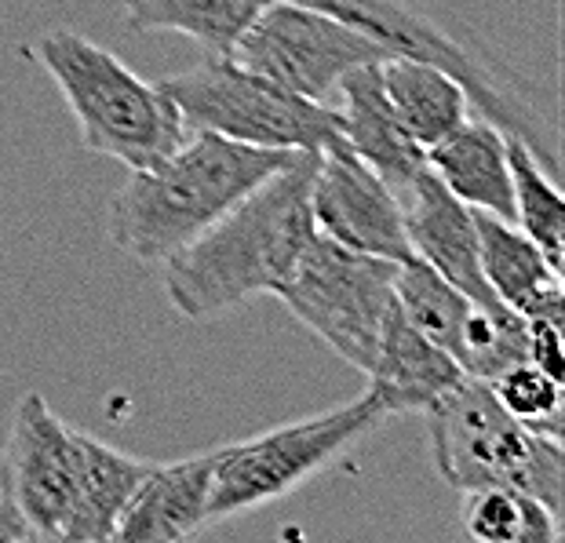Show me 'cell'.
Instances as JSON below:
<instances>
[{
    "instance_id": "2e32d148",
    "label": "cell",
    "mask_w": 565,
    "mask_h": 543,
    "mask_svg": "<svg viewBox=\"0 0 565 543\" xmlns=\"http://www.w3.org/2000/svg\"><path fill=\"white\" fill-rule=\"evenodd\" d=\"M427 168L467 209L514 223V183L508 161V131L489 117H467L460 128L427 150Z\"/></svg>"
},
{
    "instance_id": "9a60e30c",
    "label": "cell",
    "mask_w": 565,
    "mask_h": 543,
    "mask_svg": "<svg viewBox=\"0 0 565 543\" xmlns=\"http://www.w3.org/2000/svg\"><path fill=\"white\" fill-rule=\"evenodd\" d=\"M475 226L482 274L492 296L511 310H519L525 321H565V288L558 263H551L547 252L508 220H497V215L475 209Z\"/></svg>"
},
{
    "instance_id": "7a4b0ae2",
    "label": "cell",
    "mask_w": 565,
    "mask_h": 543,
    "mask_svg": "<svg viewBox=\"0 0 565 543\" xmlns=\"http://www.w3.org/2000/svg\"><path fill=\"white\" fill-rule=\"evenodd\" d=\"M150 460L70 427L41 394H22L8 424L0 486L38 540L110 543Z\"/></svg>"
},
{
    "instance_id": "ac0fdd59",
    "label": "cell",
    "mask_w": 565,
    "mask_h": 543,
    "mask_svg": "<svg viewBox=\"0 0 565 543\" xmlns=\"http://www.w3.org/2000/svg\"><path fill=\"white\" fill-rule=\"evenodd\" d=\"M380 81L394 114L424 153L471 117V95L463 84L419 58H383Z\"/></svg>"
},
{
    "instance_id": "30bf717a",
    "label": "cell",
    "mask_w": 565,
    "mask_h": 543,
    "mask_svg": "<svg viewBox=\"0 0 565 543\" xmlns=\"http://www.w3.org/2000/svg\"><path fill=\"white\" fill-rule=\"evenodd\" d=\"M231 58L288 92L324 103L343 74L383 63L387 52L332 11L303 0H267L231 47Z\"/></svg>"
},
{
    "instance_id": "ffe728a7",
    "label": "cell",
    "mask_w": 565,
    "mask_h": 543,
    "mask_svg": "<svg viewBox=\"0 0 565 543\" xmlns=\"http://www.w3.org/2000/svg\"><path fill=\"white\" fill-rule=\"evenodd\" d=\"M463 533L478 543H558L562 518L536 497L511 486L467 489L460 507Z\"/></svg>"
},
{
    "instance_id": "6da1fadb",
    "label": "cell",
    "mask_w": 565,
    "mask_h": 543,
    "mask_svg": "<svg viewBox=\"0 0 565 543\" xmlns=\"http://www.w3.org/2000/svg\"><path fill=\"white\" fill-rule=\"evenodd\" d=\"M318 153H299L267 175L223 220L172 252L164 267V296L183 318L212 321L245 299L278 296L299 256L318 234L310 215V183Z\"/></svg>"
},
{
    "instance_id": "d4e9b609",
    "label": "cell",
    "mask_w": 565,
    "mask_h": 543,
    "mask_svg": "<svg viewBox=\"0 0 565 543\" xmlns=\"http://www.w3.org/2000/svg\"><path fill=\"white\" fill-rule=\"evenodd\" d=\"M529 361L540 365L547 376L565 380V350H562V321L529 318Z\"/></svg>"
},
{
    "instance_id": "5bb4252c",
    "label": "cell",
    "mask_w": 565,
    "mask_h": 543,
    "mask_svg": "<svg viewBox=\"0 0 565 543\" xmlns=\"http://www.w3.org/2000/svg\"><path fill=\"white\" fill-rule=\"evenodd\" d=\"M335 92L343 99V106H335L343 117V142L380 179H387L402 198L413 187V179L427 168V153L416 147L398 114H394L380 81V63L358 66L351 74H343Z\"/></svg>"
},
{
    "instance_id": "9c48e42d",
    "label": "cell",
    "mask_w": 565,
    "mask_h": 543,
    "mask_svg": "<svg viewBox=\"0 0 565 543\" xmlns=\"http://www.w3.org/2000/svg\"><path fill=\"white\" fill-rule=\"evenodd\" d=\"M394 270L398 263L365 256L315 234L278 299L347 365L369 372L383 332L398 313Z\"/></svg>"
},
{
    "instance_id": "484cf974",
    "label": "cell",
    "mask_w": 565,
    "mask_h": 543,
    "mask_svg": "<svg viewBox=\"0 0 565 543\" xmlns=\"http://www.w3.org/2000/svg\"><path fill=\"white\" fill-rule=\"evenodd\" d=\"M38 540L26 514L19 511V503L11 500V492L0 486V543H30Z\"/></svg>"
},
{
    "instance_id": "277c9868",
    "label": "cell",
    "mask_w": 565,
    "mask_h": 543,
    "mask_svg": "<svg viewBox=\"0 0 565 543\" xmlns=\"http://www.w3.org/2000/svg\"><path fill=\"white\" fill-rule=\"evenodd\" d=\"M38 58L58 84L77 117L84 150L125 168L164 161L190 136L183 114L158 84L142 81L110 47L74 30H52L38 44Z\"/></svg>"
},
{
    "instance_id": "7c38bea8",
    "label": "cell",
    "mask_w": 565,
    "mask_h": 543,
    "mask_svg": "<svg viewBox=\"0 0 565 543\" xmlns=\"http://www.w3.org/2000/svg\"><path fill=\"white\" fill-rule=\"evenodd\" d=\"M402 204L413 256L435 267L463 296L497 299L482 274V256H478L475 209H467L460 198L449 194L430 168L413 179V187L402 194Z\"/></svg>"
},
{
    "instance_id": "5b68a950",
    "label": "cell",
    "mask_w": 565,
    "mask_h": 543,
    "mask_svg": "<svg viewBox=\"0 0 565 543\" xmlns=\"http://www.w3.org/2000/svg\"><path fill=\"white\" fill-rule=\"evenodd\" d=\"M438 475L452 489L511 486L536 497L562 518L565 449L562 438L519 424L486 380L460 376L435 405L424 408Z\"/></svg>"
},
{
    "instance_id": "603a6c76",
    "label": "cell",
    "mask_w": 565,
    "mask_h": 543,
    "mask_svg": "<svg viewBox=\"0 0 565 543\" xmlns=\"http://www.w3.org/2000/svg\"><path fill=\"white\" fill-rule=\"evenodd\" d=\"M508 161H511V183H514V226L525 231L547 252L551 263L562 267L565 252V201L547 168L536 161V153L508 136Z\"/></svg>"
},
{
    "instance_id": "52a82bcc",
    "label": "cell",
    "mask_w": 565,
    "mask_h": 543,
    "mask_svg": "<svg viewBox=\"0 0 565 543\" xmlns=\"http://www.w3.org/2000/svg\"><path fill=\"white\" fill-rule=\"evenodd\" d=\"M387 416V405L365 391L354 402L329 408V413L281 424L256 434V438L215 449L209 522L256 511L263 503L296 492L324 467L343 460V453H351Z\"/></svg>"
},
{
    "instance_id": "44dd1931",
    "label": "cell",
    "mask_w": 565,
    "mask_h": 543,
    "mask_svg": "<svg viewBox=\"0 0 565 543\" xmlns=\"http://www.w3.org/2000/svg\"><path fill=\"white\" fill-rule=\"evenodd\" d=\"M394 299H398V310L413 329H419L430 343H438L456 358L467 313L475 304L471 296H463L452 281H445L424 259L408 256L394 270Z\"/></svg>"
},
{
    "instance_id": "4fadbf2b",
    "label": "cell",
    "mask_w": 565,
    "mask_h": 543,
    "mask_svg": "<svg viewBox=\"0 0 565 543\" xmlns=\"http://www.w3.org/2000/svg\"><path fill=\"white\" fill-rule=\"evenodd\" d=\"M212 456L150 464L117 518L114 543H172L198 536L209 525Z\"/></svg>"
},
{
    "instance_id": "8fae6325",
    "label": "cell",
    "mask_w": 565,
    "mask_h": 543,
    "mask_svg": "<svg viewBox=\"0 0 565 543\" xmlns=\"http://www.w3.org/2000/svg\"><path fill=\"white\" fill-rule=\"evenodd\" d=\"M310 215H315L318 234L332 237L343 248L391 263L413 256L398 190L372 172L347 142H332L318 153Z\"/></svg>"
},
{
    "instance_id": "7402d4cb",
    "label": "cell",
    "mask_w": 565,
    "mask_h": 543,
    "mask_svg": "<svg viewBox=\"0 0 565 543\" xmlns=\"http://www.w3.org/2000/svg\"><path fill=\"white\" fill-rule=\"evenodd\" d=\"M519 361H529L525 318L500 299H475L456 347V365L463 369V376L492 380Z\"/></svg>"
},
{
    "instance_id": "cb8c5ba5",
    "label": "cell",
    "mask_w": 565,
    "mask_h": 543,
    "mask_svg": "<svg viewBox=\"0 0 565 543\" xmlns=\"http://www.w3.org/2000/svg\"><path fill=\"white\" fill-rule=\"evenodd\" d=\"M486 383L519 424L562 438V380L547 376L533 361H519Z\"/></svg>"
},
{
    "instance_id": "3957f363",
    "label": "cell",
    "mask_w": 565,
    "mask_h": 543,
    "mask_svg": "<svg viewBox=\"0 0 565 543\" xmlns=\"http://www.w3.org/2000/svg\"><path fill=\"white\" fill-rule=\"evenodd\" d=\"M299 153L303 150H263L212 131H190L164 161L131 172L110 204L106 231L125 256L164 263Z\"/></svg>"
},
{
    "instance_id": "8992f818",
    "label": "cell",
    "mask_w": 565,
    "mask_h": 543,
    "mask_svg": "<svg viewBox=\"0 0 565 543\" xmlns=\"http://www.w3.org/2000/svg\"><path fill=\"white\" fill-rule=\"evenodd\" d=\"M190 131L245 142L263 150L321 153L343 142V117L329 103H315L267 77L252 74L231 55H209L198 66L161 81Z\"/></svg>"
},
{
    "instance_id": "d6986e66",
    "label": "cell",
    "mask_w": 565,
    "mask_h": 543,
    "mask_svg": "<svg viewBox=\"0 0 565 543\" xmlns=\"http://www.w3.org/2000/svg\"><path fill=\"white\" fill-rule=\"evenodd\" d=\"M131 33H183L209 55H231L267 0H121Z\"/></svg>"
},
{
    "instance_id": "ba28073f",
    "label": "cell",
    "mask_w": 565,
    "mask_h": 543,
    "mask_svg": "<svg viewBox=\"0 0 565 543\" xmlns=\"http://www.w3.org/2000/svg\"><path fill=\"white\" fill-rule=\"evenodd\" d=\"M303 4L332 11V15H340L343 22L369 33L372 41L383 44L387 58H419V63L445 70V74L463 84L467 95H471V106H478V114L489 117L508 136L525 142L544 168H558L562 157L555 128L544 120L540 106H533V99L522 88H514L471 44L456 41L438 19L419 11L413 0H303Z\"/></svg>"
},
{
    "instance_id": "e0dca14e",
    "label": "cell",
    "mask_w": 565,
    "mask_h": 543,
    "mask_svg": "<svg viewBox=\"0 0 565 543\" xmlns=\"http://www.w3.org/2000/svg\"><path fill=\"white\" fill-rule=\"evenodd\" d=\"M365 376H369V391L387 405V413L402 416V413H424L427 405H435L463 376V369L456 365L449 350L430 343L398 310L391 318L387 332H383L376 361H372Z\"/></svg>"
}]
</instances>
